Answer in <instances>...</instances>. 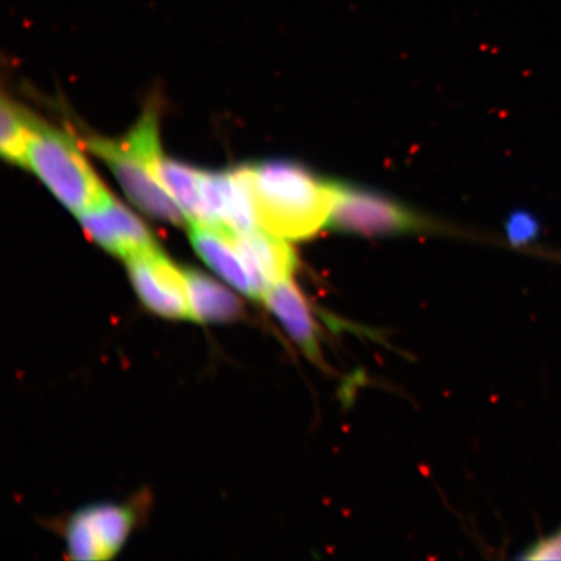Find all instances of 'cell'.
Listing matches in <instances>:
<instances>
[{
  "mask_svg": "<svg viewBox=\"0 0 561 561\" xmlns=\"http://www.w3.org/2000/svg\"><path fill=\"white\" fill-rule=\"evenodd\" d=\"M248 168L262 229L287 241H300L327 227L335 182L293 161H263Z\"/></svg>",
  "mask_w": 561,
  "mask_h": 561,
  "instance_id": "1",
  "label": "cell"
},
{
  "mask_svg": "<svg viewBox=\"0 0 561 561\" xmlns=\"http://www.w3.org/2000/svg\"><path fill=\"white\" fill-rule=\"evenodd\" d=\"M85 145L108 165L139 209L173 226H185V214L151 172V160L160 151L158 114L153 107L146 110L123 139L89 137Z\"/></svg>",
  "mask_w": 561,
  "mask_h": 561,
  "instance_id": "2",
  "label": "cell"
},
{
  "mask_svg": "<svg viewBox=\"0 0 561 561\" xmlns=\"http://www.w3.org/2000/svg\"><path fill=\"white\" fill-rule=\"evenodd\" d=\"M25 167L76 215L93 207L108 193L75 137L42 121L27 149Z\"/></svg>",
  "mask_w": 561,
  "mask_h": 561,
  "instance_id": "3",
  "label": "cell"
},
{
  "mask_svg": "<svg viewBox=\"0 0 561 561\" xmlns=\"http://www.w3.org/2000/svg\"><path fill=\"white\" fill-rule=\"evenodd\" d=\"M327 227L363 236H392L424 229L426 224L398 202L366 188L335 184Z\"/></svg>",
  "mask_w": 561,
  "mask_h": 561,
  "instance_id": "4",
  "label": "cell"
},
{
  "mask_svg": "<svg viewBox=\"0 0 561 561\" xmlns=\"http://www.w3.org/2000/svg\"><path fill=\"white\" fill-rule=\"evenodd\" d=\"M133 286L147 310L170 320H192L185 271L157 248L125 261Z\"/></svg>",
  "mask_w": 561,
  "mask_h": 561,
  "instance_id": "5",
  "label": "cell"
},
{
  "mask_svg": "<svg viewBox=\"0 0 561 561\" xmlns=\"http://www.w3.org/2000/svg\"><path fill=\"white\" fill-rule=\"evenodd\" d=\"M135 514L117 504H95L77 512L66 531L67 551L76 561L114 559L128 539Z\"/></svg>",
  "mask_w": 561,
  "mask_h": 561,
  "instance_id": "6",
  "label": "cell"
},
{
  "mask_svg": "<svg viewBox=\"0 0 561 561\" xmlns=\"http://www.w3.org/2000/svg\"><path fill=\"white\" fill-rule=\"evenodd\" d=\"M77 216L91 240L124 261L158 245L149 228L110 193Z\"/></svg>",
  "mask_w": 561,
  "mask_h": 561,
  "instance_id": "7",
  "label": "cell"
},
{
  "mask_svg": "<svg viewBox=\"0 0 561 561\" xmlns=\"http://www.w3.org/2000/svg\"><path fill=\"white\" fill-rule=\"evenodd\" d=\"M188 237L196 254L210 270L243 296L263 300V294L229 231L203 224H191Z\"/></svg>",
  "mask_w": 561,
  "mask_h": 561,
  "instance_id": "8",
  "label": "cell"
},
{
  "mask_svg": "<svg viewBox=\"0 0 561 561\" xmlns=\"http://www.w3.org/2000/svg\"><path fill=\"white\" fill-rule=\"evenodd\" d=\"M263 301L301 353L314 364H321L320 328L310 304L293 278L271 287Z\"/></svg>",
  "mask_w": 561,
  "mask_h": 561,
  "instance_id": "9",
  "label": "cell"
},
{
  "mask_svg": "<svg viewBox=\"0 0 561 561\" xmlns=\"http://www.w3.org/2000/svg\"><path fill=\"white\" fill-rule=\"evenodd\" d=\"M231 236L261 289L263 299L271 287L291 278L298 259L287 240L264 229Z\"/></svg>",
  "mask_w": 561,
  "mask_h": 561,
  "instance_id": "10",
  "label": "cell"
},
{
  "mask_svg": "<svg viewBox=\"0 0 561 561\" xmlns=\"http://www.w3.org/2000/svg\"><path fill=\"white\" fill-rule=\"evenodd\" d=\"M151 172L185 214L188 224L210 226L203 199L201 171L163 157L159 151L150 163Z\"/></svg>",
  "mask_w": 561,
  "mask_h": 561,
  "instance_id": "11",
  "label": "cell"
},
{
  "mask_svg": "<svg viewBox=\"0 0 561 561\" xmlns=\"http://www.w3.org/2000/svg\"><path fill=\"white\" fill-rule=\"evenodd\" d=\"M192 321L222 324L241 318V300L206 273L185 270Z\"/></svg>",
  "mask_w": 561,
  "mask_h": 561,
  "instance_id": "12",
  "label": "cell"
},
{
  "mask_svg": "<svg viewBox=\"0 0 561 561\" xmlns=\"http://www.w3.org/2000/svg\"><path fill=\"white\" fill-rule=\"evenodd\" d=\"M0 151L12 164L25 167L35 129L41 121L30 111L3 95L0 111Z\"/></svg>",
  "mask_w": 561,
  "mask_h": 561,
  "instance_id": "13",
  "label": "cell"
},
{
  "mask_svg": "<svg viewBox=\"0 0 561 561\" xmlns=\"http://www.w3.org/2000/svg\"><path fill=\"white\" fill-rule=\"evenodd\" d=\"M506 233L512 244L522 248L538 240L541 234V221L529 210L517 209L508 216Z\"/></svg>",
  "mask_w": 561,
  "mask_h": 561,
  "instance_id": "14",
  "label": "cell"
},
{
  "mask_svg": "<svg viewBox=\"0 0 561 561\" xmlns=\"http://www.w3.org/2000/svg\"><path fill=\"white\" fill-rule=\"evenodd\" d=\"M522 560H561V526L551 535L538 539L528 550H525Z\"/></svg>",
  "mask_w": 561,
  "mask_h": 561,
  "instance_id": "15",
  "label": "cell"
}]
</instances>
